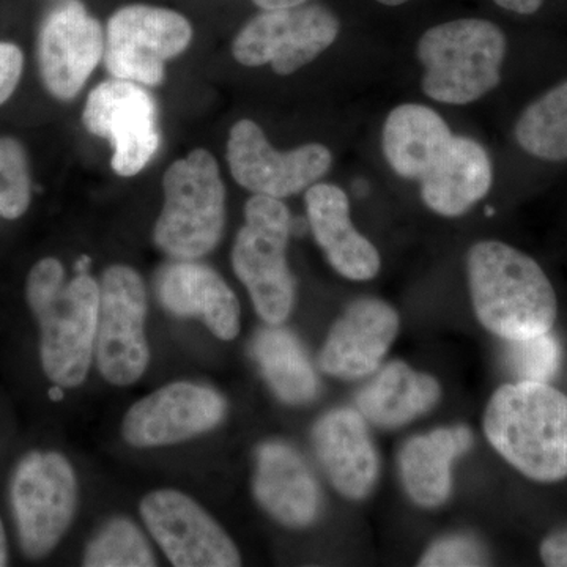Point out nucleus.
<instances>
[{"label": "nucleus", "mask_w": 567, "mask_h": 567, "mask_svg": "<svg viewBox=\"0 0 567 567\" xmlns=\"http://www.w3.org/2000/svg\"><path fill=\"white\" fill-rule=\"evenodd\" d=\"M382 148L391 169L420 182L424 204L446 218L475 207L494 183L486 148L472 137L453 134L445 118L423 104H401L390 112Z\"/></svg>", "instance_id": "nucleus-1"}, {"label": "nucleus", "mask_w": 567, "mask_h": 567, "mask_svg": "<svg viewBox=\"0 0 567 567\" xmlns=\"http://www.w3.org/2000/svg\"><path fill=\"white\" fill-rule=\"evenodd\" d=\"M477 320L492 334L517 341L548 333L557 295L535 259L502 241H480L466 256Z\"/></svg>", "instance_id": "nucleus-2"}, {"label": "nucleus", "mask_w": 567, "mask_h": 567, "mask_svg": "<svg viewBox=\"0 0 567 567\" xmlns=\"http://www.w3.org/2000/svg\"><path fill=\"white\" fill-rule=\"evenodd\" d=\"M41 328V364L55 385L80 386L91 369L99 324L100 286L87 274L66 282L54 257L32 268L25 287Z\"/></svg>", "instance_id": "nucleus-3"}, {"label": "nucleus", "mask_w": 567, "mask_h": 567, "mask_svg": "<svg viewBox=\"0 0 567 567\" xmlns=\"http://www.w3.org/2000/svg\"><path fill=\"white\" fill-rule=\"evenodd\" d=\"M484 431L499 456L529 480L557 483L567 476V398L547 383L499 388Z\"/></svg>", "instance_id": "nucleus-4"}, {"label": "nucleus", "mask_w": 567, "mask_h": 567, "mask_svg": "<svg viewBox=\"0 0 567 567\" xmlns=\"http://www.w3.org/2000/svg\"><path fill=\"white\" fill-rule=\"evenodd\" d=\"M506 37L494 22L464 18L423 33L416 58L424 66L423 91L443 104H470L502 81Z\"/></svg>", "instance_id": "nucleus-5"}, {"label": "nucleus", "mask_w": 567, "mask_h": 567, "mask_svg": "<svg viewBox=\"0 0 567 567\" xmlns=\"http://www.w3.org/2000/svg\"><path fill=\"white\" fill-rule=\"evenodd\" d=\"M164 205L153 240L177 260L207 256L223 237L226 189L218 163L204 148L171 164L163 178Z\"/></svg>", "instance_id": "nucleus-6"}, {"label": "nucleus", "mask_w": 567, "mask_h": 567, "mask_svg": "<svg viewBox=\"0 0 567 567\" xmlns=\"http://www.w3.org/2000/svg\"><path fill=\"white\" fill-rule=\"evenodd\" d=\"M292 226L281 199L254 194L233 249L235 275L268 324L282 323L293 308L295 281L286 256Z\"/></svg>", "instance_id": "nucleus-7"}, {"label": "nucleus", "mask_w": 567, "mask_h": 567, "mask_svg": "<svg viewBox=\"0 0 567 567\" xmlns=\"http://www.w3.org/2000/svg\"><path fill=\"white\" fill-rule=\"evenodd\" d=\"M78 481L59 453H31L21 458L11 481V505L25 557H47L73 520Z\"/></svg>", "instance_id": "nucleus-8"}, {"label": "nucleus", "mask_w": 567, "mask_h": 567, "mask_svg": "<svg viewBox=\"0 0 567 567\" xmlns=\"http://www.w3.org/2000/svg\"><path fill=\"white\" fill-rule=\"evenodd\" d=\"M104 37V62L112 76L158 85L164 63L192 43L193 28L178 11L132 3L111 14Z\"/></svg>", "instance_id": "nucleus-9"}, {"label": "nucleus", "mask_w": 567, "mask_h": 567, "mask_svg": "<svg viewBox=\"0 0 567 567\" xmlns=\"http://www.w3.org/2000/svg\"><path fill=\"white\" fill-rule=\"evenodd\" d=\"M339 31L338 17L323 6L262 10L235 37L234 58L245 66L268 63L276 74L289 76L327 51Z\"/></svg>", "instance_id": "nucleus-10"}, {"label": "nucleus", "mask_w": 567, "mask_h": 567, "mask_svg": "<svg viewBox=\"0 0 567 567\" xmlns=\"http://www.w3.org/2000/svg\"><path fill=\"white\" fill-rule=\"evenodd\" d=\"M147 295L141 275L126 265L104 271L100 284L95 357L100 372L115 386H128L147 369Z\"/></svg>", "instance_id": "nucleus-11"}, {"label": "nucleus", "mask_w": 567, "mask_h": 567, "mask_svg": "<svg viewBox=\"0 0 567 567\" xmlns=\"http://www.w3.org/2000/svg\"><path fill=\"white\" fill-rule=\"evenodd\" d=\"M89 133L112 145V169L122 177L140 174L158 152V110L137 82L104 81L89 95L82 112Z\"/></svg>", "instance_id": "nucleus-12"}, {"label": "nucleus", "mask_w": 567, "mask_h": 567, "mask_svg": "<svg viewBox=\"0 0 567 567\" xmlns=\"http://www.w3.org/2000/svg\"><path fill=\"white\" fill-rule=\"evenodd\" d=\"M227 162L234 181L248 192L286 199L306 192L324 177L333 155L330 148L317 142L289 152L275 151L264 130L244 118L230 130Z\"/></svg>", "instance_id": "nucleus-13"}, {"label": "nucleus", "mask_w": 567, "mask_h": 567, "mask_svg": "<svg viewBox=\"0 0 567 567\" xmlns=\"http://www.w3.org/2000/svg\"><path fill=\"white\" fill-rule=\"evenodd\" d=\"M148 532L177 567H235L240 554L226 532L189 496L177 491L152 492L142 499Z\"/></svg>", "instance_id": "nucleus-14"}, {"label": "nucleus", "mask_w": 567, "mask_h": 567, "mask_svg": "<svg viewBox=\"0 0 567 567\" xmlns=\"http://www.w3.org/2000/svg\"><path fill=\"white\" fill-rule=\"evenodd\" d=\"M102 24L81 0H59L44 14L39 33L41 80L59 100H71L104 55Z\"/></svg>", "instance_id": "nucleus-15"}, {"label": "nucleus", "mask_w": 567, "mask_h": 567, "mask_svg": "<svg viewBox=\"0 0 567 567\" xmlns=\"http://www.w3.org/2000/svg\"><path fill=\"white\" fill-rule=\"evenodd\" d=\"M227 413L218 391L192 382H175L141 399L126 413L123 439L132 446H167L212 431Z\"/></svg>", "instance_id": "nucleus-16"}, {"label": "nucleus", "mask_w": 567, "mask_h": 567, "mask_svg": "<svg viewBox=\"0 0 567 567\" xmlns=\"http://www.w3.org/2000/svg\"><path fill=\"white\" fill-rule=\"evenodd\" d=\"M399 331V316L385 301L361 298L334 323L319 357L324 374L360 379L374 372Z\"/></svg>", "instance_id": "nucleus-17"}, {"label": "nucleus", "mask_w": 567, "mask_h": 567, "mask_svg": "<svg viewBox=\"0 0 567 567\" xmlns=\"http://www.w3.org/2000/svg\"><path fill=\"white\" fill-rule=\"evenodd\" d=\"M252 491L259 505L279 524L303 528L315 524L322 492L301 454L282 442H268L256 454Z\"/></svg>", "instance_id": "nucleus-18"}, {"label": "nucleus", "mask_w": 567, "mask_h": 567, "mask_svg": "<svg viewBox=\"0 0 567 567\" xmlns=\"http://www.w3.org/2000/svg\"><path fill=\"white\" fill-rule=\"evenodd\" d=\"M308 223L328 262L350 281H371L380 271L375 246L354 229L347 194L331 183L306 189Z\"/></svg>", "instance_id": "nucleus-19"}, {"label": "nucleus", "mask_w": 567, "mask_h": 567, "mask_svg": "<svg viewBox=\"0 0 567 567\" xmlns=\"http://www.w3.org/2000/svg\"><path fill=\"white\" fill-rule=\"evenodd\" d=\"M312 442L338 492L350 499L371 494L379 476V457L360 412L338 409L327 413L316 424Z\"/></svg>", "instance_id": "nucleus-20"}, {"label": "nucleus", "mask_w": 567, "mask_h": 567, "mask_svg": "<svg viewBox=\"0 0 567 567\" xmlns=\"http://www.w3.org/2000/svg\"><path fill=\"white\" fill-rule=\"evenodd\" d=\"M159 301L178 317H200L216 338L233 341L240 333V303L226 281L203 264L178 260L159 274Z\"/></svg>", "instance_id": "nucleus-21"}, {"label": "nucleus", "mask_w": 567, "mask_h": 567, "mask_svg": "<svg viewBox=\"0 0 567 567\" xmlns=\"http://www.w3.org/2000/svg\"><path fill=\"white\" fill-rule=\"evenodd\" d=\"M472 432L462 425L436 429L406 442L399 456L402 481L416 505L436 507L451 494V465L472 446Z\"/></svg>", "instance_id": "nucleus-22"}, {"label": "nucleus", "mask_w": 567, "mask_h": 567, "mask_svg": "<svg viewBox=\"0 0 567 567\" xmlns=\"http://www.w3.org/2000/svg\"><path fill=\"white\" fill-rule=\"evenodd\" d=\"M440 394L434 377L393 361L358 393L357 405L365 420L379 427L395 429L427 413L439 402Z\"/></svg>", "instance_id": "nucleus-23"}, {"label": "nucleus", "mask_w": 567, "mask_h": 567, "mask_svg": "<svg viewBox=\"0 0 567 567\" xmlns=\"http://www.w3.org/2000/svg\"><path fill=\"white\" fill-rule=\"evenodd\" d=\"M251 353L282 402L303 405L315 401L320 390L319 377L293 333L276 324L264 328L254 338Z\"/></svg>", "instance_id": "nucleus-24"}, {"label": "nucleus", "mask_w": 567, "mask_h": 567, "mask_svg": "<svg viewBox=\"0 0 567 567\" xmlns=\"http://www.w3.org/2000/svg\"><path fill=\"white\" fill-rule=\"evenodd\" d=\"M517 144L544 162L567 159V81L529 104L516 123Z\"/></svg>", "instance_id": "nucleus-25"}, {"label": "nucleus", "mask_w": 567, "mask_h": 567, "mask_svg": "<svg viewBox=\"0 0 567 567\" xmlns=\"http://www.w3.org/2000/svg\"><path fill=\"white\" fill-rule=\"evenodd\" d=\"M87 567H153V555L147 537L128 518L106 522L85 548Z\"/></svg>", "instance_id": "nucleus-26"}, {"label": "nucleus", "mask_w": 567, "mask_h": 567, "mask_svg": "<svg viewBox=\"0 0 567 567\" xmlns=\"http://www.w3.org/2000/svg\"><path fill=\"white\" fill-rule=\"evenodd\" d=\"M506 342V365L518 382L547 383L557 374L561 347L555 336L544 333Z\"/></svg>", "instance_id": "nucleus-27"}, {"label": "nucleus", "mask_w": 567, "mask_h": 567, "mask_svg": "<svg viewBox=\"0 0 567 567\" xmlns=\"http://www.w3.org/2000/svg\"><path fill=\"white\" fill-rule=\"evenodd\" d=\"M28 156L17 140L0 137V216L18 219L31 205Z\"/></svg>", "instance_id": "nucleus-28"}, {"label": "nucleus", "mask_w": 567, "mask_h": 567, "mask_svg": "<svg viewBox=\"0 0 567 567\" xmlns=\"http://www.w3.org/2000/svg\"><path fill=\"white\" fill-rule=\"evenodd\" d=\"M486 554L472 537L450 536L436 540L421 558V567L483 566Z\"/></svg>", "instance_id": "nucleus-29"}, {"label": "nucleus", "mask_w": 567, "mask_h": 567, "mask_svg": "<svg viewBox=\"0 0 567 567\" xmlns=\"http://www.w3.org/2000/svg\"><path fill=\"white\" fill-rule=\"evenodd\" d=\"M24 69V55L17 44L0 43V106L13 95Z\"/></svg>", "instance_id": "nucleus-30"}, {"label": "nucleus", "mask_w": 567, "mask_h": 567, "mask_svg": "<svg viewBox=\"0 0 567 567\" xmlns=\"http://www.w3.org/2000/svg\"><path fill=\"white\" fill-rule=\"evenodd\" d=\"M540 557L546 566L567 567V528L544 540Z\"/></svg>", "instance_id": "nucleus-31"}, {"label": "nucleus", "mask_w": 567, "mask_h": 567, "mask_svg": "<svg viewBox=\"0 0 567 567\" xmlns=\"http://www.w3.org/2000/svg\"><path fill=\"white\" fill-rule=\"evenodd\" d=\"M499 9L518 14H533L543 7L544 0H494Z\"/></svg>", "instance_id": "nucleus-32"}, {"label": "nucleus", "mask_w": 567, "mask_h": 567, "mask_svg": "<svg viewBox=\"0 0 567 567\" xmlns=\"http://www.w3.org/2000/svg\"><path fill=\"white\" fill-rule=\"evenodd\" d=\"M260 10H281L292 9V7L303 6L308 0H252Z\"/></svg>", "instance_id": "nucleus-33"}, {"label": "nucleus", "mask_w": 567, "mask_h": 567, "mask_svg": "<svg viewBox=\"0 0 567 567\" xmlns=\"http://www.w3.org/2000/svg\"><path fill=\"white\" fill-rule=\"evenodd\" d=\"M7 563H9V554H7L6 529L0 520V567L7 566Z\"/></svg>", "instance_id": "nucleus-34"}, {"label": "nucleus", "mask_w": 567, "mask_h": 567, "mask_svg": "<svg viewBox=\"0 0 567 567\" xmlns=\"http://www.w3.org/2000/svg\"><path fill=\"white\" fill-rule=\"evenodd\" d=\"M89 265H91V257L82 256L74 268H76L78 274H87Z\"/></svg>", "instance_id": "nucleus-35"}, {"label": "nucleus", "mask_w": 567, "mask_h": 567, "mask_svg": "<svg viewBox=\"0 0 567 567\" xmlns=\"http://www.w3.org/2000/svg\"><path fill=\"white\" fill-rule=\"evenodd\" d=\"M50 398L52 401H62L63 399V391L61 385L52 386L50 390Z\"/></svg>", "instance_id": "nucleus-36"}, {"label": "nucleus", "mask_w": 567, "mask_h": 567, "mask_svg": "<svg viewBox=\"0 0 567 567\" xmlns=\"http://www.w3.org/2000/svg\"><path fill=\"white\" fill-rule=\"evenodd\" d=\"M375 2L386 7H399L402 6V3L410 2V0H375Z\"/></svg>", "instance_id": "nucleus-37"}]
</instances>
